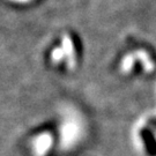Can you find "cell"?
I'll use <instances>...</instances> for the list:
<instances>
[{
    "label": "cell",
    "instance_id": "1",
    "mask_svg": "<svg viewBox=\"0 0 156 156\" xmlns=\"http://www.w3.org/2000/svg\"><path fill=\"white\" fill-rule=\"evenodd\" d=\"M62 50L65 51V55H67L68 57V65L72 67L74 66V48H73L72 39L69 38L67 35L64 36L62 38Z\"/></svg>",
    "mask_w": 156,
    "mask_h": 156
},
{
    "label": "cell",
    "instance_id": "2",
    "mask_svg": "<svg viewBox=\"0 0 156 156\" xmlns=\"http://www.w3.org/2000/svg\"><path fill=\"white\" fill-rule=\"evenodd\" d=\"M142 136H144V139L146 141V147H147L148 154L151 156H156V141L153 138L151 133L149 131H144Z\"/></svg>",
    "mask_w": 156,
    "mask_h": 156
},
{
    "label": "cell",
    "instance_id": "3",
    "mask_svg": "<svg viewBox=\"0 0 156 156\" xmlns=\"http://www.w3.org/2000/svg\"><path fill=\"white\" fill-rule=\"evenodd\" d=\"M64 56H65V51L62 50V48H58L52 52V59L55 62H59V59H62Z\"/></svg>",
    "mask_w": 156,
    "mask_h": 156
},
{
    "label": "cell",
    "instance_id": "4",
    "mask_svg": "<svg viewBox=\"0 0 156 156\" xmlns=\"http://www.w3.org/2000/svg\"><path fill=\"white\" fill-rule=\"evenodd\" d=\"M12 1H17V2H27L29 0H12Z\"/></svg>",
    "mask_w": 156,
    "mask_h": 156
}]
</instances>
